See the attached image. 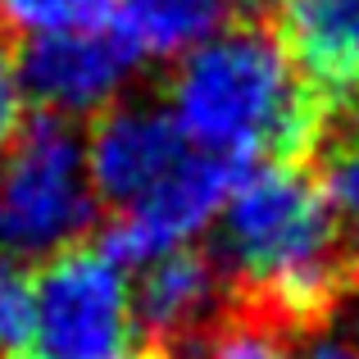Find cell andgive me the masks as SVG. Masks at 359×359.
Here are the masks:
<instances>
[{"label":"cell","instance_id":"obj_15","mask_svg":"<svg viewBox=\"0 0 359 359\" xmlns=\"http://www.w3.org/2000/svg\"><path fill=\"white\" fill-rule=\"evenodd\" d=\"M351 123H355V132H359V91H355V114H351Z\"/></svg>","mask_w":359,"mask_h":359},{"label":"cell","instance_id":"obj_9","mask_svg":"<svg viewBox=\"0 0 359 359\" xmlns=\"http://www.w3.org/2000/svg\"><path fill=\"white\" fill-rule=\"evenodd\" d=\"M109 14H114V0H0V32H82V27H105Z\"/></svg>","mask_w":359,"mask_h":359},{"label":"cell","instance_id":"obj_11","mask_svg":"<svg viewBox=\"0 0 359 359\" xmlns=\"http://www.w3.org/2000/svg\"><path fill=\"white\" fill-rule=\"evenodd\" d=\"M32 318H36L32 273L23 264H0V355H9V359L27 355Z\"/></svg>","mask_w":359,"mask_h":359},{"label":"cell","instance_id":"obj_5","mask_svg":"<svg viewBox=\"0 0 359 359\" xmlns=\"http://www.w3.org/2000/svg\"><path fill=\"white\" fill-rule=\"evenodd\" d=\"M18 60L23 96L41 105V114L78 118V114H105L118 105L123 87L137 73V55L123 46L114 27H82V32H50L27 36Z\"/></svg>","mask_w":359,"mask_h":359},{"label":"cell","instance_id":"obj_14","mask_svg":"<svg viewBox=\"0 0 359 359\" xmlns=\"http://www.w3.org/2000/svg\"><path fill=\"white\" fill-rule=\"evenodd\" d=\"M245 5H250V14H269V9H278L282 0H245Z\"/></svg>","mask_w":359,"mask_h":359},{"label":"cell","instance_id":"obj_3","mask_svg":"<svg viewBox=\"0 0 359 359\" xmlns=\"http://www.w3.org/2000/svg\"><path fill=\"white\" fill-rule=\"evenodd\" d=\"M32 291L36 318L23 359H141L128 273L100 241L50 255Z\"/></svg>","mask_w":359,"mask_h":359},{"label":"cell","instance_id":"obj_4","mask_svg":"<svg viewBox=\"0 0 359 359\" xmlns=\"http://www.w3.org/2000/svg\"><path fill=\"white\" fill-rule=\"evenodd\" d=\"M241 173H245V164L187 150V159L155 191L109 219L100 245L114 255L123 269L128 264H155L173 250H187L223 214V205H228Z\"/></svg>","mask_w":359,"mask_h":359},{"label":"cell","instance_id":"obj_8","mask_svg":"<svg viewBox=\"0 0 359 359\" xmlns=\"http://www.w3.org/2000/svg\"><path fill=\"white\" fill-rule=\"evenodd\" d=\"M109 18L137 64H177L232 23V0H114Z\"/></svg>","mask_w":359,"mask_h":359},{"label":"cell","instance_id":"obj_10","mask_svg":"<svg viewBox=\"0 0 359 359\" xmlns=\"http://www.w3.org/2000/svg\"><path fill=\"white\" fill-rule=\"evenodd\" d=\"M291 346L296 341L282 337L278 327L232 309V296H228V314L214 327V337H210V346H205L201 359H291Z\"/></svg>","mask_w":359,"mask_h":359},{"label":"cell","instance_id":"obj_13","mask_svg":"<svg viewBox=\"0 0 359 359\" xmlns=\"http://www.w3.org/2000/svg\"><path fill=\"white\" fill-rule=\"evenodd\" d=\"M300 346H305L300 359H359V341H355L351 323H337V327H327V332L309 337Z\"/></svg>","mask_w":359,"mask_h":359},{"label":"cell","instance_id":"obj_2","mask_svg":"<svg viewBox=\"0 0 359 359\" xmlns=\"http://www.w3.org/2000/svg\"><path fill=\"white\" fill-rule=\"evenodd\" d=\"M87 150L69 118L27 114L0 155V241L14 255H60L96 223Z\"/></svg>","mask_w":359,"mask_h":359},{"label":"cell","instance_id":"obj_1","mask_svg":"<svg viewBox=\"0 0 359 359\" xmlns=\"http://www.w3.org/2000/svg\"><path fill=\"white\" fill-rule=\"evenodd\" d=\"M164 96V114L187 146L245 168L255 159L309 164L337 118V105L296 78L264 14L232 18L219 36L182 55Z\"/></svg>","mask_w":359,"mask_h":359},{"label":"cell","instance_id":"obj_12","mask_svg":"<svg viewBox=\"0 0 359 359\" xmlns=\"http://www.w3.org/2000/svg\"><path fill=\"white\" fill-rule=\"evenodd\" d=\"M23 82H18V60L9 36L0 32V141H9V132L23 123Z\"/></svg>","mask_w":359,"mask_h":359},{"label":"cell","instance_id":"obj_6","mask_svg":"<svg viewBox=\"0 0 359 359\" xmlns=\"http://www.w3.org/2000/svg\"><path fill=\"white\" fill-rule=\"evenodd\" d=\"M82 150H87V177L96 201L118 214L155 191L187 159L191 146L182 141V132L173 128V118L159 105L118 100L105 114H96Z\"/></svg>","mask_w":359,"mask_h":359},{"label":"cell","instance_id":"obj_7","mask_svg":"<svg viewBox=\"0 0 359 359\" xmlns=\"http://www.w3.org/2000/svg\"><path fill=\"white\" fill-rule=\"evenodd\" d=\"M264 18L318 100L341 105L359 91V0H282Z\"/></svg>","mask_w":359,"mask_h":359}]
</instances>
